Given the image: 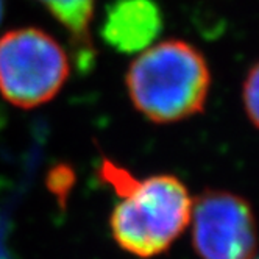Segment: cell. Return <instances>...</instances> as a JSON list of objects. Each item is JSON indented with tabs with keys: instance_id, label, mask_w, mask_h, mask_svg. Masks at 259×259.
Instances as JSON below:
<instances>
[{
	"instance_id": "1",
	"label": "cell",
	"mask_w": 259,
	"mask_h": 259,
	"mask_svg": "<svg viewBox=\"0 0 259 259\" xmlns=\"http://www.w3.org/2000/svg\"><path fill=\"white\" fill-rule=\"evenodd\" d=\"M102 174L120 195L109 219L117 245L138 257H153L167 250L191 224L192 197L174 175L136 180L105 161Z\"/></svg>"
},
{
	"instance_id": "2",
	"label": "cell",
	"mask_w": 259,
	"mask_h": 259,
	"mask_svg": "<svg viewBox=\"0 0 259 259\" xmlns=\"http://www.w3.org/2000/svg\"><path fill=\"white\" fill-rule=\"evenodd\" d=\"M125 81L139 113L156 123H172L201 113L211 72L200 50L169 39L147 47L130 64Z\"/></svg>"
},
{
	"instance_id": "3",
	"label": "cell",
	"mask_w": 259,
	"mask_h": 259,
	"mask_svg": "<svg viewBox=\"0 0 259 259\" xmlns=\"http://www.w3.org/2000/svg\"><path fill=\"white\" fill-rule=\"evenodd\" d=\"M64 49L39 28L11 30L0 36V94L17 108L50 102L69 78Z\"/></svg>"
},
{
	"instance_id": "4",
	"label": "cell",
	"mask_w": 259,
	"mask_h": 259,
	"mask_svg": "<svg viewBox=\"0 0 259 259\" xmlns=\"http://www.w3.org/2000/svg\"><path fill=\"white\" fill-rule=\"evenodd\" d=\"M192 242L200 259H254L256 230L242 197L208 191L192 203Z\"/></svg>"
},
{
	"instance_id": "5",
	"label": "cell",
	"mask_w": 259,
	"mask_h": 259,
	"mask_svg": "<svg viewBox=\"0 0 259 259\" xmlns=\"http://www.w3.org/2000/svg\"><path fill=\"white\" fill-rule=\"evenodd\" d=\"M161 27V11L152 0H117L106 10L102 36L116 50L133 53L149 47Z\"/></svg>"
},
{
	"instance_id": "6",
	"label": "cell",
	"mask_w": 259,
	"mask_h": 259,
	"mask_svg": "<svg viewBox=\"0 0 259 259\" xmlns=\"http://www.w3.org/2000/svg\"><path fill=\"white\" fill-rule=\"evenodd\" d=\"M70 34L77 49L78 66L86 69L92 63L94 49L91 44V21L96 0H38Z\"/></svg>"
},
{
	"instance_id": "7",
	"label": "cell",
	"mask_w": 259,
	"mask_h": 259,
	"mask_svg": "<svg viewBox=\"0 0 259 259\" xmlns=\"http://www.w3.org/2000/svg\"><path fill=\"white\" fill-rule=\"evenodd\" d=\"M242 102L245 113L253 123V126H257L259 119V69L257 64H253L248 70L244 86H242Z\"/></svg>"
},
{
	"instance_id": "8",
	"label": "cell",
	"mask_w": 259,
	"mask_h": 259,
	"mask_svg": "<svg viewBox=\"0 0 259 259\" xmlns=\"http://www.w3.org/2000/svg\"><path fill=\"white\" fill-rule=\"evenodd\" d=\"M2 17H4V0H0V22H2Z\"/></svg>"
}]
</instances>
